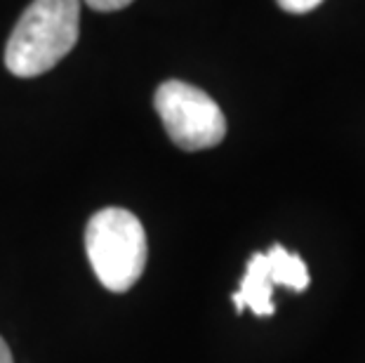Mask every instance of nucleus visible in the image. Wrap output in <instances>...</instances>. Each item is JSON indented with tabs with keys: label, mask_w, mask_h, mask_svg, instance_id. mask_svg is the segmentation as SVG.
Wrapping results in <instances>:
<instances>
[{
	"label": "nucleus",
	"mask_w": 365,
	"mask_h": 363,
	"mask_svg": "<svg viewBox=\"0 0 365 363\" xmlns=\"http://www.w3.org/2000/svg\"><path fill=\"white\" fill-rule=\"evenodd\" d=\"M81 0H34L5 48L7 71L36 78L50 71L78 43Z\"/></svg>",
	"instance_id": "f257e3e1"
},
{
	"label": "nucleus",
	"mask_w": 365,
	"mask_h": 363,
	"mask_svg": "<svg viewBox=\"0 0 365 363\" xmlns=\"http://www.w3.org/2000/svg\"><path fill=\"white\" fill-rule=\"evenodd\" d=\"M85 250L97 279L111 292H125L144 274L149 245L144 227L125 208H104L85 229Z\"/></svg>",
	"instance_id": "f03ea898"
},
{
	"label": "nucleus",
	"mask_w": 365,
	"mask_h": 363,
	"mask_svg": "<svg viewBox=\"0 0 365 363\" xmlns=\"http://www.w3.org/2000/svg\"><path fill=\"white\" fill-rule=\"evenodd\" d=\"M153 106L170 140L184 151L217 146L227 135V118L207 92L184 81H165L156 90Z\"/></svg>",
	"instance_id": "7ed1b4c3"
},
{
	"label": "nucleus",
	"mask_w": 365,
	"mask_h": 363,
	"mask_svg": "<svg viewBox=\"0 0 365 363\" xmlns=\"http://www.w3.org/2000/svg\"><path fill=\"white\" fill-rule=\"evenodd\" d=\"M276 285H285L294 292H304L309 288V269L304 260L287 252L283 245H274L269 252H257L250 257L240 288L234 292L236 312L250 309L257 316H271L276 312L271 302Z\"/></svg>",
	"instance_id": "20e7f679"
},
{
	"label": "nucleus",
	"mask_w": 365,
	"mask_h": 363,
	"mask_svg": "<svg viewBox=\"0 0 365 363\" xmlns=\"http://www.w3.org/2000/svg\"><path fill=\"white\" fill-rule=\"evenodd\" d=\"M278 5L283 7L285 12H292V14H304V12H312L314 7H318L323 0H276Z\"/></svg>",
	"instance_id": "39448f33"
},
{
	"label": "nucleus",
	"mask_w": 365,
	"mask_h": 363,
	"mask_svg": "<svg viewBox=\"0 0 365 363\" xmlns=\"http://www.w3.org/2000/svg\"><path fill=\"white\" fill-rule=\"evenodd\" d=\"M92 10L97 12H115V10H123V7H128L132 0H85Z\"/></svg>",
	"instance_id": "423d86ee"
},
{
	"label": "nucleus",
	"mask_w": 365,
	"mask_h": 363,
	"mask_svg": "<svg viewBox=\"0 0 365 363\" xmlns=\"http://www.w3.org/2000/svg\"><path fill=\"white\" fill-rule=\"evenodd\" d=\"M0 363H14V361H12L10 347H7V342H5L3 337H0Z\"/></svg>",
	"instance_id": "0eeeda50"
}]
</instances>
